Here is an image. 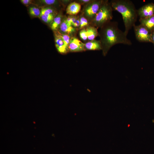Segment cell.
<instances>
[{
	"label": "cell",
	"mask_w": 154,
	"mask_h": 154,
	"mask_svg": "<svg viewBox=\"0 0 154 154\" xmlns=\"http://www.w3.org/2000/svg\"><path fill=\"white\" fill-rule=\"evenodd\" d=\"M101 28L99 35L104 56L115 45L119 44L129 45L132 44L131 42L127 38L124 31L119 28L117 22L110 21Z\"/></svg>",
	"instance_id": "1"
},
{
	"label": "cell",
	"mask_w": 154,
	"mask_h": 154,
	"mask_svg": "<svg viewBox=\"0 0 154 154\" xmlns=\"http://www.w3.org/2000/svg\"><path fill=\"white\" fill-rule=\"evenodd\" d=\"M110 4L113 10L121 14L125 27L124 32L127 35L129 30L135 25L138 16L134 4L129 0H113Z\"/></svg>",
	"instance_id": "2"
},
{
	"label": "cell",
	"mask_w": 154,
	"mask_h": 154,
	"mask_svg": "<svg viewBox=\"0 0 154 154\" xmlns=\"http://www.w3.org/2000/svg\"><path fill=\"white\" fill-rule=\"evenodd\" d=\"M112 10L110 3L105 1L93 19L94 25L97 27H101L110 21L113 18Z\"/></svg>",
	"instance_id": "3"
},
{
	"label": "cell",
	"mask_w": 154,
	"mask_h": 154,
	"mask_svg": "<svg viewBox=\"0 0 154 154\" xmlns=\"http://www.w3.org/2000/svg\"><path fill=\"white\" fill-rule=\"evenodd\" d=\"M136 38L141 42H152L151 33L141 24L133 26Z\"/></svg>",
	"instance_id": "4"
},
{
	"label": "cell",
	"mask_w": 154,
	"mask_h": 154,
	"mask_svg": "<svg viewBox=\"0 0 154 154\" xmlns=\"http://www.w3.org/2000/svg\"><path fill=\"white\" fill-rule=\"evenodd\" d=\"M104 1H96L89 3L84 9L83 13L85 16L89 19H93Z\"/></svg>",
	"instance_id": "5"
},
{
	"label": "cell",
	"mask_w": 154,
	"mask_h": 154,
	"mask_svg": "<svg viewBox=\"0 0 154 154\" xmlns=\"http://www.w3.org/2000/svg\"><path fill=\"white\" fill-rule=\"evenodd\" d=\"M137 11L139 19H143L151 17L154 15V4L149 3L139 9Z\"/></svg>",
	"instance_id": "6"
},
{
	"label": "cell",
	"mask_w": 154,
	"mask_h": 154,
	"mask_svg": "<svg viewBox=\"0 0 154 154\" xmlns=\"http://www.w3.org/2000/svg\"><path fill=\"white\" fill-rule=\"evenodd\" d=\"M69 51L71 52H78L84 51L85 44L76 37L71 38L68 46Z\"/></svg>",
	"instance_id": "7"
},
{
	"label": "cell",
	"mask_w": 154,
	"mask_h": 154,
	"mask_svg": "<svg viewBox=\"0 0 154 154\" xmlns=\"http://www.w3.org/2000/svg\"><path fill=\"white\" fill-rule=\"evenodd\" d=\"M55 42L56 48L59 53L66 54L69 51L66 47L62 39L58 33L55 35Z\"/></svg>",
	"instance_id": "8"
},
{
	"label": "cell",
	"mask_w": 154,
	"mask_h": 154,
	"mask_svg": "<svg viewBox=\"0 0 154 154\" xmlns=\"http://www.w3.org/2000/svg\"><path fill=\"white\" fill-rule=\"evenodd\" d=\"M140 24L145 27L151 33L154 31V15L145 18L139 19Z\"/></svg>",
	"instance_id": "9"
},
{
	"label": "cell",
	"mask_w": 154,
	"mask_h": 154,
	"mask_svg": "<svg viewBox=\"0 0 154 154\" xmlns=\"http://www.w3.org/2000/svg\"><path fill=\"white\" fill-rule=\"evenodd\" d=\"M81 5L79 3L73 2L70 4L66 9L67 14L70 15H76L80 11Z\"/></svg>",
	"instance_id": "10"
},
{
	"label": "cell",
	"mask_w": 154,
	"mask_h": 154,
	"mask_svg": "<svg viewBox=\"0 0 154 154\" xmlns=\"http://www.w3.org/2000/svg\"><path fill=\"white\" fill-rule=\"evenodd\" d=\"M59 28L61 31L64 33V34L68 35L74 33L76 31L74 27L69 25L67 23L65 19L62 21Z\"/></svg>",
	"instance_id": "11"
},
{
	"label": "cell",
	"mask_w": 154,
	"mask_h": 154,
	"mask_svg": "<svg viewBox=\"0 0 154 154\" xmlns=\"http://www.w3.org/2000/svg\"><path fill=\"white\" fill-rule=\"evenodd\" d=\"M85 48L88 50H102V46L100 41L94 40L86 43Z\"/></svg>",
	"instance_id": "12"
},
{
	"label": "cell",
	"mask_w": 154,
	"mask_h": 154,
	"mask_svg": "<svg viewBox=\"0 0 154 154\" xmlns=\"http://www.w3.org/2000/svg\"><path fill=\"white\" fill-rule=\"evenodd\" d=\"M86 30L87 33L88 39L89 40H94V38L99 35V33L97 29L94 27H88Z\"/></svg>",
	"instance_id": "13"
},
{
	"label": "cell",
	"mask_w": 154,
	"mask_h": 154,
	"mask_svg": "<svg viewBox=\"0 0 154 154\" xmlns=\"http://www.w3.org/2000/svg\"><path fill=\"white\" fill-rule=\"evenodd\" d=\"M62 16L60 13L55 16L51 24V27L52 30L56 31L58 29L62 23Z\"/></svg>",
	"instance_id": "14"
},
{
	"label": "cell",
	"mask_w": 154,
	"mask_h": 154,
	"mask_svg": "<svg viewBox=\"0 0 154 154\" xmlns=\"http://www.w3.org/2000/svg\"><path fill=\"white\" fill-rule=\"evenodd\" d=\"M55 11L53 8L50 7L42 8L40 10V17L42 15H47L51 14H55Z\"/></svg>",
	"instance_id": "15"
},
{
	"label": "cell",
	"mask_w": 154,
	"mask_h": 154,
	"mask_svg": "<svg viewBox=\"0 0 154 154\" xmlns=\"http://www.w3.org/2000/svg\"><path fill=\"white\" fill-rule=\"evenodd\" d=\"M30 15L34 17H40V10L37 7L35 6L30 7L29 9Z\"/></svg>",
	"instance_id": "16"
},
{
	"label": "cell",
	"mask_w": 154,
	"mask_h": 154,
	"mask_svg": "<svg viewBox=\"0 0 154 154\" xmlns=\"http://www.w3.org/2000/svg\"><path fill=\"white\" fill-rule=\"evenodd\" d=\"M55 17V14H51L47 15H42L40 17L44 22L47 23H52Z\"/></svg>",
	"instance_id": "17"
},
{
	"label": "cell",
	"mask_w": 154,
	"mask_h": 154,
	"mask_svg": "<svg viewBox=\"0 0 154 154\" xmlns=\"http://www.w3.org/2000/svg\"><path fill=\"white\" fill-rule=\"evenodd\" d=\"M58 33L62 39L66 47L68 50V46L71 39L70 36L68 35L61 33L58 32Z\"/></svg>",
	"instance_id": "18"
},
{
	"label": "cell",
	"mask_w": 154,
	"mask_h": 154,
	"mask_svg": "<svg viewBox=\"0 0 154 154\" xmlns=\"http://www.w3.org/2000/svg\"><path fill=\"white\" fill-rule=\"evenodd\" d=\"M39 3L46 5H52L57 4L58 1L55 0H38Z\"/></svg>",
	"instance_id": "19"
},
{
	"label": "cell",
	"mask_w": 154,
	"mask_h": 154,
	"mask_svg": "<svg viewBox=\"0 0 154 154\" xmlns=\"http://www.w3.org/2000/svg\"><path fill=\"white\" fill-rule=\"evenodd\" d=\"M80 26L79 28L82 29L88 25V21L87 19L84 17H81L79 19Z\"/></svg>",
	"instance_id": "20"
},
{
	"label": "cell",
	"mask_w": 154,
	"mask_h": 154,
	"mask_svg": "<svg viewBox=\"0 0 154 154\" xmlns=\"http://www.w3.org/2000/svg\"><path fill=\"white\" fill-rule=\"evenodd\" d=\"M79 35L80 38L83 40H86L88 39L87 31L86 29H82L80 31Z\"/></svg>",
	"instance_id": "21"
},
{
	"label": "cell",
	"mask_w": 154,
	"mask_h": 154,
	"mask_svg": "<svg viewBox=\"0 0 154 154\" xmlns=\"http://www.w3.org/2000/svg\"><path fill=\"white\" fill-rule=\"evenodd\" d=\"M72 26L74 27H79L80 26L79 19H77L75 22L72 24Z\"/></svg>",
	"instance_id": "22"
},
{
	"label": "cell",
	"mask_w": 154,
	"mask_h": 154,
	"mask_svg": "<svg viewBox=\"0 0 154 154\" xmlns=\"http://www.w3.org/2000/svg\"><path fill=\"white\" fill-rule=\"evenodd\" d=\"M20 1L23 4L25 5H29L31 4L32 1L31 0H21Z\"/></svg>",
	"instance_id": "23"
},
{
	"label": "cell",
	"mask_w": 154,
	"mask_h": 154,
	"mask_svg": "<svg viewBox=\"0 0 154 154\" xmlns=\"http://www.w3.org/2000/svg\"><path fill=\"white\" fill-rule=\"evenodd\" d=\"M151 37L152 42L154 44V31L151 33Z\"/></svg>",
	"instance_id": "24"
},
{
	"label": "cell",
	"mask_w": 154,
	"mask_h": 154,
	"mask_svg": "<svg viewBox=\"0 0 154 154\" xmlns=\"http://www.w3.org/2000/svg\"><path fill=\"white\" fill-rule=\"evenodd\" d=\"M79 1L83 3H87L90 1V0H79Z\"/></svg>",
	"instance_id": "25"
}]
</instances>
